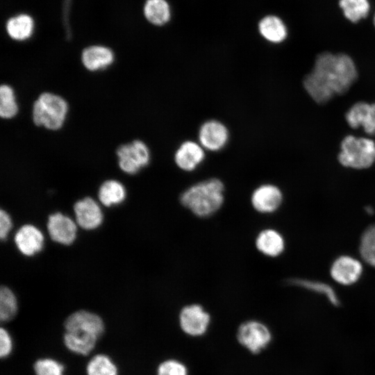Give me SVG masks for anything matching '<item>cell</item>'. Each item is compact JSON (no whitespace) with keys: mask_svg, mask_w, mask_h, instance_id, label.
Segmentation results:
<instances>
[{"mask_svg":"<svg viewBox=\"0 0 375 375\" xmlns=\"http://www.w3.org/2000/svg\"><path fill=\"white\" fill-rule=\"evenodd\" d=\"M357 76L356 64L350 56L326 52L317 56L312 70L303 80V86L315 102L324 103L347 92Z\"/></svg>","mask_w":375,"mask_h":375,"instance_id":"1","label":"cell"},{"mask_svg":"<svg viewBox=\"0 0 375 375\" xmlns=\"http://www.w3.org/2000/svg\"><path fill=\"white\" fill-rule=\"evenodd\" d=\"M225 199V186L217 178L197 182L179 196L180 203L194 216L207 218L217 212Z\"/></svg>","mask_w":375,"mask_h":375,"instance_id":"2","label":"cell"},{"mask_svg":"<svg viewBox=\"0 0 375 375\" xmlns=\"http://www.w3.org/2000/svg\"><path fill=\"white\" fill-rule=\"evenodd\" d=\"M67 112V103L62 97L43 92L33 103L32 118L36 126L56 131L62 126Z\"/></svg>","mask_w":375,"mask_h":375,"instance_id":"3","label":"cell"},{"mask_svg":"<svg viewBox=\"0 0 375 375\" xmlns=\"http://www.w3.org/2000/svg\"><path fill=\"white\" fill-rule=\"evenodd\" d=\"M338 160L342 166L351 169L370 167L375 162V142L367 138L346 136L340 144Z\"/></svg>","mask_w":375,"mask_h":375,"instance_id":"4","label":"cell"},{"mask_svg":"<svg viewBox=\"0 0 375 375\" xmlns=\"http://www.w3.org/2000/svg\"><path fill=\"white\" fill-rule=\"evenodd\" d=\"M238 343L252 354H258L271 343L272 334L262 322L249 319L240 324L236 333Z\"/></svg>","mask_w":375,"mask_h":375,"instance_id":"5","label":"cell"},{"mask_svg":"<svg viewBox=\"0 0 375 375\" xmlns=\"http://www.w3.org/2000/svg\"><path fill=\"white\" fill-rule=\"evenodd\" d=\"M119 168L125 173L135 174L149 164L151 153L146 143L135 140L117 149Z\"/></svg>","mask_w":375,"mask_h":375,"instance_id":"6","label":"cell"},{"mask_svg":"<svg viewBox=\"0 0 375 375\" xmlns=\"http://www.w3.org/2000/svg\"><path fill=\"white\" fill-rule=\"evenodd\" d=\"M211 322L210 313L199 303H190L181 308L178 313L181 330L187 335L200 337L208 331Z\"/></svg>","mask_w":375,"mask_h":375,"instance_id":"7","label":"cell"},{"mask_svg":"<svg viewBox=\"0 0 375 375\" xmlns=\"http://www.w3.org/2000/svg\"><path fill=\"white\" fill-rule=\"evenodd\" d=\"M363 264L356 257L342 254L332 262L329 274L331 278L342 286H351L360 281L363 274Z\"/></svg>","mask_w":375,"mask_h":375,"instance_id":"8","label":"cell"},{"mask_svg":"<svg viewBox=\"0 0 375 375\" xmlns=\"http://www.w3.org/2000/svg\"><path fill=\"white\" fill-rule=\"evenodd\" d=\"M283 194L280 188L272 183H263L257 186L250 197L253 209L263 215L276 212L283 201Z\"/></svg>","mask_w":375,"mask_h":375,"instance_id":"9","label":"cell"},{"mask_svg":"<svg viewBox=\"0 0 375 375\" xmlns=\"http://www.w3.org/2000/svg\"><path fill=\"white\" fill-rule=\"evenodd\" d=\"M229 131L227 126L217 119H208L200 126L198 131V142L206 150L219 151L228 144Z\"/></svg>","mask_w":375,"mask_h":375,"instance_id":"10","label":"cell"},{"mask_svg":"<svg viewBox=\"0 0 375 375\" xmlns=\"http://www.w3.org/2000/svg\"><path fill=\"white\" fill-rule=\"evenodd\" d=\"M205 151L199 142L184 141L174 153V162L178 168L183 172H193L204 161Z\"/></svg>","mask_w":375,"mask_h":375,"instance_id":"11","label":"cell"},{"mask_svg":"<svg viewBox=\"0 0 375 375\" xmlns=\"http://www.w3.org/2000/svg\"><path fill=\"white\" fill-rule=\"evenodd\" d=\"M47 226L48 233L54 242L69 245L76 239V224L70 217L61 212L49 215Z\"/></svg>","mask_w":375,"mask_h":375,"instance_id":"12","label":"cell"},{"mask_svg":"<svg viewBox=\"0 0 375 375\" xmlns=\"http://www.w3.org/2000/svg\"><path fill=\"white\" fill-rule=\"evenodd\" d=\"M65 331L79 330L92 333L99 338L105 331L103 319L98 315L79 310L69 315L64 322Z\"/></svg>","mask_w":375,"mask_h":375,"instance_id":"13","label":"cell"},{"mask_svg":"<svg viewBox=\"0 0 375 375\" xmlns=\"http://www.w3.org/2000/svg\"><path fill=\"white\" fill-rule=\"evenodd\" d=\"M76 222L85 230L99 227L103 221V213L99 205L91 197H85L74 206Z\"/></svg>","mask_w":375,"mask_h":375,"instance_id":"14","label":"cell"},{"mask_svg":"<svg viewBox=\"0 0 375 375\" xmlns=\"http://www.w3.org/2000/svg\"><path fill=\"white\" fill-rule=\"evenodd\" d=\"M345 118L351 128L362 126L366 133L375 135V103H356L347 112Z\"/></svg>","mask_w":375,"mask_h":375,"instance_id":"15","label":"cell"},{"mask_svg":"<svg viewBox=\"0 0 375 375\" xmlns=\"http://www.w3.org/2000/svg\"><path fill=\"white\" fill-rule=\"evenodd\" d=\"M255 247L263 256L277 258L285 251V240L279 231L273 228H265L256 235Z\"/></svg>","mask_w":375,"mask_h":375,"instance_id":"16","label":"cell"},{"mask_svg":"<svg viewBox=\"0 0 375 375\" xmlns=\"http://www.w3.org/2000/svg\"><path fill=\"white\" fill-rule=\"evenodd\" d=\"M14 240L18 250L26 256L40 252L44 245L42 233L31 224L21 226L16 232Z\"/></svg>","mask_w":375,"mask_h":375,"instance_id":"17","label":"cell"},{"mask_svg":"<svg viewBox=\"0 0 375 375\" xmlns=\"http://www.w3.org/2000/svg\"><path fill=\"white\" fill-rule=\"evenodd\" d=\"M99 338L97 335L88 331H67L63 335V343L71 352L87 356L93 351Z\"/></svg>","mask_w":375,"mask_h":375,"instance_id":"18","label":"cell"},{"mask_svg":"<svg viewBox=\"0 0 375 375\" xmlns=\"http://www.w3.org/2000/svg\"><path fill=\"white\" fill-rule=\"evenodd\" d=\"M81 58L85 68L91 72H96L111 65L115 56L110 48L93 45L83 49Z\"/></svg>","mask_w":375,"mask_h":375,"instance_id":"19","label":"cell"},{"mask_svg":"<svg viewBox=\"0 0 375 375\" xmlns=\"http://www.w3.org/2000/svg\"><path fill=\"white\" fill-rule=\"evenodd\" d=\"M287 281L290 285L324 296L333 306H338L340 303L336 291L327 283L305 278H292Z\"/></svg>","mask_w":375,"mask_h":375,"instance_id":"20","label":"cell"},{"mask_svg":"<svg viewBox=\"0 0 375 375\" xmlns=\"http://www.w3.org/2000/svg\"><path fill=\"white\" fill-rule=\"evenodd\" d=\"M258 31L265 40L274 44L283 42L288 36L285 24L275 15L263 17L258 24Z\"/></svg>","mask_w":375,"mask_h":375,"instance_id":"21","label":"cell"},{"mask_svg":"<svg viewBox=\"0 0 375 375\" xmlns=\"http://www.w3.org/2000/svg\"><path fill=\"white\" fill-rule=\"evenodd\" d=\"M34 29V22L31 17L21 14L8 19L6 23V31L8 35L17 41H23L29 38Z\"/></svg>","mask_w":375,"mask_h":375,"instance_id":"22","label":"cell"},{"mask_svg":"<svg viewBox=\"0 0 375 375\" xmlns=\"http://www.w3.org/2000/svg\"><path fill=\"white\" fill-rule=\"evenodd\" d=\"M98 197L105 206H111L121 203L126 198V190L119 181L108 180L99 188Z\"/></svg>","mask_w":375,"mask_h":375,"instance_id":"23","label":"cell"},{"mask_svg":"<svg viewBox=\"0 0 375 375\" xmlns=\"http://www.w3.org/2000/svg\"><path fill=\"white\" fill-rule=\"evenodd\" d=\"M144 14L152 24L162 26L169 22L171 10L166 0H147L144 6Z\"/></svg>","mask_w":375,"mask_h":375,"instance_id":"24","label":"cell"},{"mask_svg":"<svg viewBox=\"0 0 375 375\" xmlns=\"http://www.w3.org/2000/svg\"><path fill=\"white\" fill-rule=\"evenodd\" d=\"M358 251L361 260L375 269V224L368 226L362 232Z\"/></svg>","mask_w":375,"mask_h":375,"instance_id":"25","label":"cell"},{"mask_svg":"<svg viewBox=\"0 0 375 375\" xmlns=\"http://www.w3.org/2000/svg\"><path fill=\"white\" fill-rule=\"evenodd\" d=\"M87 375H118V369L112 360L103 353L96 354L88 361Z\"/></svg>","mask_w":375,"mask_h":375,"instance_id":"26","label":"cell"},{"mask_svg":"<svg viewBox=\"0 0 375 375\" xmlns=\"http://www.w3.org/2000/svg\"><path fill=\"white\" fill-rule=\"evenodd\" d=\"M339 5L344 16L352 22L365 17L370 8L368 0H340Z\"/></svg>","mask_w":375,"mask_h":375,"instance_id":"27","label":"cell"},{"mask_svg":"<svg viewBox=\"0 0 375 375\" xmlns=\"http://www.w3.org/2000/svg\"><path fill=\"white\" fill-rule=\"evenodd\" d=\"M18 112V105L12 87L3 84L0 87V116L11 119Z\"/></svg>","mask_w":375,"mask_h":375,"instance_id":"28","label":"cell"},{"mask_svg":"<svg viewBox=\"0 0 375 375\" xmlns=\"http://www.w3.org/2000/svg\"><path fill=\"white\" fill-rule=\"evenodd\" d=\"M17 301L15 295L8 288L2 286L0 290V320L6 322L17 314Z\"/></svg>","mask_w":375,"mask_h":375,"instance_id":"29","label":"cell"},{"mask_svg":"<svg viewBox=\"0 0 375 375\" xmlns=\"http://www.w3.org/2000/svg\"><path fill=\"white\" fill-rule=\"evenodd\" d=\"M64 370L61 362L51 358H39L33 364L35 375H63Z\"/></svg>","mask_w":375,"mask_h":375,"instance_id":"30","label":"cell"},{"mask_svg":"<svg viewBox=\"0 0 375 375\" xmlns=\"http://www.w3.org/2000/svg\"><path fill=\"white\" fill-rule=\"evenodd\" d=\"M156 375H189V371L187 366L181 360L169 358L158 365Z\"/></svg>","mask_w":375,"mask_h":375,"instance_id":"31","label":"cell"},{"mask_svg":"<svg viewBox=\"0 0 375 375\" xmlns=\"http://www.w3.org/2000/svg\"><path fill=\"white\" fill-rule=\"evenodd\" d=\"M12 340L9 332L4 328H0V357L7 358L12 352Z\"/></svg>","mask_w":375,"mask_h":375,"instance_id":"32","label":"cell"},{"mask_svg":"<svg viewBox=\"0 0 375 375\" xmlns=\"http://www.w3.org/2000/svg\"><path fill=\"white\" fill-rule=\"evenodd\" d=\"M12 228V220L10 215L3 210L0 211V238L6 240Z\"/></svg>","mask_w":375,"mask_h":375,"instance_id":"33","label":"cell"},{"mask_svg":"<svg viewBox=\"0 0 375 375\" xmlns=\"http://www.w3.org/2000/svg\"><path fill=\"white\" fill-rule=\"evenodd\" d=\"M365 212L367 215H373L374 212V208L372 206H367V207H365Z\"/></svg>","mask_w":375,"mask_h":375,"instance_id":"34","label":"cell"},{"mask_svg":"<svg viewBox=\"0 0 375 375\" xmlns=\"http://www.w3.org/2000/svg\"><path fill=\"white\" fill-rule=\"evenodd\" d=\"M374 26H375V15H374Z\"/></svg>","mask_w":375,"mask_h":375,"instance_id":"35","label":"cell"}]
</instances>
